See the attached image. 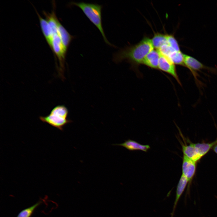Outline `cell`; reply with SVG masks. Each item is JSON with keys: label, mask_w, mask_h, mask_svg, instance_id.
<instances>
[{"label": "cell", "mask_w": 217, "mask_h": 217, "mask_svg": "<svg viewBox=\"0 0 217 217\" xmlns=\"http://www.w3.org/2000/svg\"><path fill=\"white\" fill-rule=\"evenodd\" d=\"M154 49L151 39L144 37L136 44L121 51L116 56L117 62L127 60L133 67L142 64L146 55Z\"/></svg>", "instance_id": "6da1fadb"}, {"label": "cell", "mask_w": 217, "mask_h": 217, "mask_svg": "<svg viewBox=\"0 0 217 217\" xmlns=\"http://www.w3.org/2000/svg\"><path fill=\"white\" fill-rule=\"evenodd\" d=\"M183 143L180 141L183 155L197 162L217 144V138L210 143H193L187 138Z\"/></svg>", "instance_id": "7a4b0ae2"}, {"label": "cell", "mask_w": 217, "mask_h": 217, "mask_svg": "<svg viewBox=\"0 0 217 217\" xmlns=\"http://www.w3.org/2000/svg\"><path fill=\"white\" fill-rule=\"evenodd\" d=\"M68 109L65 106L58 105L54 107L49 114L40 116L39 118L43 122L62 131L65 125L72 122L68 118Z\"/></svg>", "instance_id": "3957f363"}, {"label": "cell", "mask_w": 217, "mask_h": 217, "mask_svg": "<svg viewBox=\"0 0 217 217\" xmlns=\"http://www.w3.org/2000/svg\"><path fill=\"white\" fill-rule=\"evenodd\" d=\"M72 4L78 6L82 10L90 20L99 30L105 42L111 45L107 40L102 28L101 16L102 6L98 4L83 2H72Z\"/></svg>", "instance_id": "277c9868"}, {"label": "cell", "mask_w": 217, "mask_h": 217, "mask_svg": "<svg viewBox=\"0 0 217 217\" xmlns=\"http://www.w3.org/2000/svg\"><path fill=\"white\" fill-rule=\"evenodd\" d=\"M184 62L185 67L187 68L192 74L198 86L201 85L202 82L198 79L199 75L198 71H201L202 70H206L208 72L217 74V68L207 66L190 55L184 54Z\"/></svg>", "instance_id": "5b68a950"}, {"label": "cell", "mask_w": 217, "mask_h": 217, "mask_svg": "<svg viewBox=\"0 0 217 217\" xmlns=\"http://www.w3.org/2000/svg\"><path fill=\"white\" fill-rule=\"evenodd\" d=\"M51 49L58 59L59 65L57 68L58 75L63 80L64 79V64L67 52L64 49L58 33L53 35Z\"/></svg>", "instance_id": "8992f818"}, {"label": "cell", "mask_w": 217, "mask_h": 217, "mask_svg": "<svg viewBox=\"0 0 217 217\" xmlns=\"http://www.w3.org/2000/svg\"><path fill=\"white\" fill-rule=\"evenodd\" d=\"M197 162L183 155L182 165V175L187 179L188 183L187 194L189 193L190 187L196 171Z\"/></svg>", "instance_id": "52a82bcc"}, {"label": "cell", "mask_w": 217, "mask_h": 217, "mask_svg": "<svg viewBox=\"0 0 217 217\" xmlns=\"http://www.w3.org/2000/svg\"><path fill=\"white\" fill-rule=\"evenodd\" d=\"M158 69L171 75L179 85H182L176 71L175 64L168 57L160 54Z\"/></svg>", "instance_id": "ba28073f"}, {"label": "cell", "mask_w": 217, "mask_h": 217, "mask_svg": "<svg viewBox=\"0 0 217 217\" xmlns=\"http://www.w3.org/2000/svg\"><path fill=\"white\" fill-rule=\"evenodd\" d=\"M35 9L39 19L42 32L47 43L51 48L53 36L52 30L46 20L41 16L36 8Z\"/></svg>", "instance_id": "9c48e42d"}, {"label": "cell", "mask_w": 217, "mask_h": 217, "mask_svg": "<svg viewBox=\"0 0 217 217\" xmlns=\"http://www.w3.org/2000/svg\"><path fill=\"white\" fill-rule=\"evenodd\" d=\"M160 56L158 50L153 49L145 56L142 64L152 68L158 69Z\"/></svg>", "instance_id": "30bf717a"}, {"label": "cell", "mask_w": 217, "mask_h": 217, "mask_svg": "<svg viewBox=\"0 0 217 217\" xmlns=\"http://www.w3.org/2000/svg\"><path fill=\"white\" fill-rule=\"evenodd\" d=\"M123 146L130 151L140 150L147 152L150 149L149 145H143L131 139L125 140L124 142L120 144H114Z\"/></svg>", "instance_id": "8fae6325"}, {"label": "cell", "mask_w": 217, "mask_h": 217, "mask_svg": "<svg viewBox=\"0 0 217 217\" xmlns=\"http://www.w3.org/2000/svg\"><path fill=\"white\" fill-rule=\"evenodd\" d=\"M188 181L187 178L182 175L177 185L176 197L174 201L172 212L171 214V217H173L178 202L185 190L186 187L188 184Z\"/></svg>", "instance_id": "7c38bea8"}, {"label": "cell", "mask_w": 217, "mask_h": 217, "mask_svg": "<svg viewBox=\"0 0 217 217\" xmlns=\"http://www.w3.org/2000/svg\"><path fill=\"white\" fill-rule=\"evenodd\" d=\"M53 10L51 13L43 11V13L52 30L53 35L58 33V29L60 21L57 18L55 11V5L53 3Z\"/></svg>", "instance_id": "4fadbf2b"}, {"label": "cell", "mask_w": 217, "mask_h": 217, "mask_svg": "<svg viewBox=\"0 0 217 217\" xmlns=\"http://www.w3.org/2000/svg\"><path fill=\"white\" fill-rule=\"evenodd\" d=\"M58 33L64 49L67 52L73 36L68 33L60 22L58 27Z\"/></svg>", "instance_id": "5bb4252c"}, {"label": "cell", "mask_w": 217, "mask_h": 217, "mask_svg": "<svg viewBox=\"0 0 217 217\" xmlns=\"http://www.w3.org/2000/svg\"><path fill=\"white\" fill-rule=\"evenodd\" d=\"M151 41L154 48L158 50L164 45L168 43L167 34L156 33L154 35Z\"/></svg>", "instance_id": "9a60e30c"}, {"label": "cell", "mask_w": 217, "mask_h": 217, "mask_svg": "<svg viewBox=\"0 0 217 217\" xmlns=\"http://www.w3.org/2000/svg\"><path fill=\"white\" fill-rule=\"evenodd\" d=\"M184 54L181 51H174L168 57L175 64L185 67Z\"/></svg>", "instance_id": "2e32d148"}, {"label": "cell", "mask_w": 217, "mask_h": 217, "mask_svg": "<svg viewBox=\"0 0 217 217\" xmlns=\"http://www.w3.org/2000/svg\"><path fill=\"white\" fill-rule=\"evenodd\" d=\"M42 203V201L39 200L32 206L22 210L16 217H31L35 209Z\"/></svg>", "instance_id": "e0dca14e"}, {"label": "cell", "mask_w": 217, "mask_h": 217, "mask_svg": "<svg viewBox=\"0 0 217 217\" xmlns=\"http://www.w3.org/2000/svg\"><path fill=\"white\" fill-rule=\"evenodd\" d=\"M167 39L168 44L175 51H181L178 43L173 35L167 34Z\"/></svg>", "instance_id": "ac0fdd59"}, {"label": "cell", "mask_w": 217, "mask_h": 217, "mask_svg": "<svg viewBox=\"0 0 217 217\" xmlns=\"http://www.w3.org/2000/svg\"><path fill=\"white\" fill-rule=\"evenodd\" d=\"M160 54L168 57L172 53L175 51L168 43L164 45L157 50Z\"/></svg>", "instance_id": "d6986e66"}, {"label": "cell", "mask_w": 217, "mask_h": 217, "mask_svg": "<svg viewBox=\"0 0 217 217\" xmlns=\"http://www.w3.org/2000/svg\"><path fill=\"white\" fill-rule=\"evenodd\" d=\"M212 149L217 154V144L215 145L212 148Z\"/></svg>", "instance_id": "ffe728a7"}, {"label": "cell", "mask_w": 217, "mask_h": 217, "mask_svg": "<svg viewBox=\"0 0 217 217\" xmlns=\"http://www.w3.org/2000/svg\"><path fill=\"white\" fill-rule=\"evenodd\" d=\"M216 198H217V197H216Z\"/></svg>", "instance_id": "44dd1931"}]
</instances>
